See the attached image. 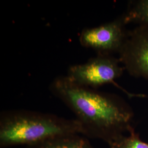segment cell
I'll list each match as a JSON object with an SVG mask.
<instances>
[{"instance_id": "cell-1", "label": "cell", "mask_w": 148, "mask_h": 148, "mask_svg": "<svg viewBox=\"0 0 148 148\" xmlns=\"http://www.w3.org/2000/svg\"><path fill=\"white\" fill-rule=\"evenodd\" d=\"M49 88L74 113L87 138L108 144L135 131L132 109L118 95L78 85L66 76L56 77Z\"/></svg>"}, {"instance_id": "cell-2", "label": "cell", "mask_w": 148, "mask_h": 148, "mask_svg": "<svg viewBox=\"0 0 148 148\" xmlns=\"http://www.w3.org/2000/svg\"><path fill=\"white\" fill-rule=\"evenodd\" d=\"M82 134L78 121L26 110L3 111L0 116V147H30L53 137Z\"/></svg>"}, {"instance_id": "cell-3", "label": "cell", "mask_w": 148, "mask_h": 148, "mask_svg": "<svg viewBox=\"0 0 148 148\" xmlns=\"http://www.w3.org/2000/svg\"><path fill=\"white\" fill-rule=\"evenodd\" d=\"M119 59L110 55L98 54L86 63L70 66L66 76L78 85L96 89L103 85L115 83L123 73Z\"/></svg>"}, {"instance_id": "cell-4", "label": "cell", "mask_w": 148, "mask_h": 148, "mask_svg": "<svg viewBox=\"0 0 148 148\" xmlns=\"http://www.w3.org/2000/svg\"><path fill=\"white\" fill-rule=\"evenodd\" d=\"M119 60L128 74L148 79V25H139L127 32Z\"/></svg>"}, {"instance_id": "cell-5", "label": "cell", "mask_w": 148, "mask_h": 148, "mask_svg": "<svg viewBox=\"0 0 148 148\" xmlns=\"http://www.w3.org/2000/svg\"><path fill=\"white\" fill-rule=\"evenodd\" d=\"M121 16L99 27L85 28L80 34V44L93 49L98 54L110 55L118 53L126 37L127 32Z\"/></svg>"}, {"instance_id": "cell-6", "label": "cell", "mask_w": 148, "mask_h": 148, "mask_svg": "<svg viewBox=\"0 0 148 148\" xmlns=\"http://www.w3.org/2000/svg\"><path fill=\"white\" fill-rule=\"evenodd\" d=\"M27 148H93L88 138L79 134L58 136Z\"/></svg>"}, {"instance_id": "cell-7", "label": "cell", "mask_w": 148, "mask_h": 148, "mask_svg": "<svg viewBox=\"0 0 148 148\" xmlns=\"http://www.w3.org/2000/svg\"><path fill=\"white\" fill-rule=\"evenodd\" d=\"M122 18L125 25L135 23L139 25H148V0L131 1L127 12Z\"/></svg>"}, {"instance_id": "cell-8", "label": "cell", "mask_w": 148, "mask_h": 148, "mask_svg": "<svg viewBox=\"0 0 148 148\" xmlns=\"http://www.w3.org/2000/svg\"><path fill=\"white\" fill-rule=\"evenodd\" d=\"M108 145L109 148H148V143L142 141L135 131L118 138Z\"/></svg>"}]
</instances>
